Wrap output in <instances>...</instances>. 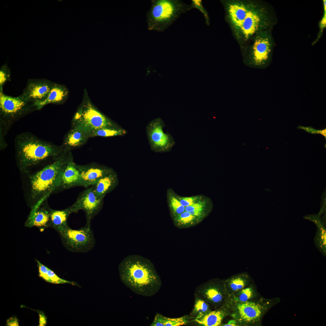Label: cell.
I'll use <instances>...</instances> for the list:
<instances>
[{
  "label": "cell",
  "mask_w": 326,
  "mask_h": 326,
  "mask_svg": "<svg viewBox=\"0 0 326 326\" xmlns=\"http://www.w3.org/2000/svg\"><path fill=\"white\" fill-rule=\"evenodd\" d=\"M118 269L122 282L135 293L150 297L160 289V277L152 263L146 258L138 255H129L120 263Z\"/></svg>",
  "instance_id": "cell-1"
},
{
  "label": "cell",
  "mask_w": 326,
  "mask_h": 326,
  "mask_svg": "<svg viewBox=\"0 0 326 326\" xmlns=\"http://www.w3.org/2000/svg\"><path fill=\"white\" fill-rule=\"evenodd\" d=\"M14 145L18 166L23 173L50 158L55 160L66 151L62 145L56 146L29 132L17 135Z\"/></svg>",
  "instance_id": "cell-2"
},
{
  "label": "cell",
  "mask_w": 326,
  "mask_h": 326,
  "mask_svg": "<svg viewBox=\"0 0 326 326\" xmlns=\"http://www.w3.org/2000/svg\"><path fill=\"white\" fill-rule=\"evenodd\" d=\"M69 154V151H65L53 163L31 176L30 198L32 209L54 193L60 172Z\"/></svg>",
  "instance_id": "cell-3"
},
{
  "label": "cell",
  "mask_w": 326,
  "mask_h": 326,
  "mask_svg": "<svg viewBox=\"0 0 326 326\" xmlns=\"http://www.w3.org/2000/svg\"><path fill=\"white\" fill-rule=\"evenodd\" d=\"M278 20L271 5L265 1H254L235 37L240 43H244L259 32L272 30Z\"/></svg>",
  "instance_id": "cell-4"
},
{
  "label": "cell",
  "mask_w": 326,
  "mask_h": 326,
  "mask_svg": "<svg viewBox=\"0 0 326 326\" xmlns=\"http://www.w3.org/2000/svg\"><path fill=\"white\" fill-rule=\"evenodd\" d=\"M190 5L180 0H152L146 14L149 30L162 32L171 25L182 14L191 9Z\"/></svg>",
  "instance_id": "cell-5"
},
{
  "label": "cell",
  "mask_w": 326,
  "mask_h": 326,
  "mask_svg": "<svg viewBox=\"0 0 326 326\" xmlns=\"http://www.w3.org/2000/svg\"><path fill=\"white\" fill-rule=\"evenodd\" d=\"M72 123L73 127L82 131L88 138L99 129L119 127L95 106L85 89L82 102L73 117Z\"/></svg>",
  "instance_id": "cell-6"
},
{
  "label": "cell",
  "mask_w": 326,
  "mask_h": 326,
  "mask_svg": "<svg viewBox=\"0 0 326 326\" xmlns=\"http://www.w3.org/2000/svg\"><path fill=\"white\" fill-rule=\"evenodd\" d=\"M272 30L259 32L251 39L252 43L243 55L244 64L250 68L265 69L271 63L275 45Z\"/></svg>",
  "instance_id": "cell-7"
},
{
  "label": "cell",
  "mask_w": 326,
  "mask_h": 326,
  "mask_svg": "<svg viewBox=\"0 0 326 326\" xmlns=\"http://www.w3.org/2000/svg\"><path fill=\"white\" fill-rule=\"evenodd\" d=\"M36 110V105L21 95L12 97L0 91V128L6 133L14 122Z\"/></svg>",
  "instance_id": "cell-8"
},
{
  "label": "cell",
  "mask_w": 326,
  "mask_h": 326,
  "mask_svg": "<svg viewBox=\"0 0 326 326\" xmlns=\"http://www.w3.org/2000/svg\"><path fill=\"white\" fill-rule=\"evenodd\" d=\"M56 231L64 247L74 253H86L94 248L96 240L91 227L85 225L78 229H71L68 225Z\"/></svg>",
  "instance_id": "cell-9"
},
{
  "label": "cell",
  "mask_w": 326,
  "mask_h": 326,
  "mask_svg": "<svg viewBox=\"0 0 326 326\" xmlns=\"http://www.w3.org/2000/svg\"><path fill=\"white\" fill-rule=\"evenodd\" d=\"M165 123L160 118L152 120L148 125L146 131L151 149L156 152L164 153L171 151L175 144L174 139L168 133L163 131Z\"/></svg>",
  "instance_id": "cell-10"
},
{
  "label": "cell",
  "mask_w": 326,
  "mask_h": 326,
  "mask_svg": "<svg viewBox=\"0 0 326 326\" xmlns=\"http://www.w3.org/2000/svg\"><path fill=\"white\" fill-rule=\"evenodd\" d=\"M103 205V199L97 197L91 187L81 192L70 206L73 213L81 209L84 211L86 217L85 225L91 227L92 220L101 211Z\"/></svg>",
  "instance_id": "cell-11"
},
{
  "label": "cell",
  "mask_w": 326,
  "mask_h": 326,
  "mask_svg": "<svg viewBox=\"0 0 326 326\" xmlns=\"http://www.w3.org/2000/svg\"><path fill=\"white\" fill-rule=\"evenodd\" d=\"M254 1H221L225 9L227 18L235 35L251 9Z\"/></svg>",
  "instance_id": "cell-12"
},
{
  "label": "cell",
  "mask_w": 326,
  "mask_h": 326,
  "mask_svg": "<svg viewBox=\"0 0 326 326\" xmlns=\"http://www.w3.org/2000/svg\"><path fill=\"white\" fill-rule=\"evenodd\" d=\"M54 83L46 78L29 79L21 95L36 106L46 99Z\"/></svg>",
  "instance_id": "cell-13"
},
{
  "label": "cell",
  "mask_w": 326,
  "mask_h": 326,
  "mask_svg": "<svg viewBox=\"0 0 326 326\" xmlns=\"http://www.w3.org/2000/svg\"><path fill=\"white\" fill-rule=\"evenodd\" d=\"M80 180V174L78 165L74 162L70 154L60 172L54 193L79 186Z\"/></svg>",
  "instance_id": "cell-14"
},
{
  "label": "cell",
  "mask_w": 326,
  "mask_h": 326,
  "mask_svg": "<svg viewBox=\"0 0 326 326\" xmlns=\"http://www.w3.org/2000/svg\"><path fill=\"white\" fill-rule=\"evenodd\" d=\"M80 174L79 186L87 188L94 184L101 178L113 172L110 168L96 164L78 165Z\"/></svg>",
  "instance_id": "cell-15"
},
{
  "label": "cell",
  "mask_w": 326,
  "mask_h": 326,
  "mask_svg": "<svg viewBox=\"0 0 326 326\" xmlns=\"http://www.w3.org/2000/svg\"><path fill=\"white\" fill-rule=\"evenodd\" d=\"M42 202L32 209L29 217L25 223L26 227L40 228L49 227L50 210L47 205H42Z\"/></svg>",
  "instance_id": "cell-16"
},
{
  "label": "cell",
  "mask_w": 326,
  "mask_h": 326,
  "mask_svg": "<svg viewBox=\"0 0 326 326\" xmlns=\"http://www.w3.org/2000/svg\"><path fill=\"white\" fill-rule=\"evenodd\" d=\"M119 183L117 174L114 171L101 178L91 187L97 197L104 199L105 195L115 189Z\"/></svg>",
  "instance_id": "cell-17"
},
{
  "label": "cell",
  "mask_w": 326,
  "mask_h": 326,
  "mask_svg": "<svg viewBox=\"0 0 326 326\" xmlns=\"http://www.w3.org/2000/svg\"><path fill=\"white\" fill-rule=\"evenodd\" d=\"M69 94V91L66 86L54 82L46 99L36 105L37 110L49 104H63L68 98Z\"/></svg>",
  "instance_id": "cell-18"
},
{
  "label": "cell",
  "mask_w": 326,
  "mask_h": 326,
  "mask_svg": "<svg viewBox=\"0 0 326 326\" xmlns=\"http://www.w3.org/2000/svg\"><path fill=\"white\" fill-rule=\"evenodd\" d=\"M237 308L241 319L247 322L259 320L263 312V307L260 305L250 302L239 304Z\"/></svg>",
  "instance_id": "cell-19"
},
{
  "label": "cell",
  "mask_w": 326,
  "mask_h": 326,
  "mask_svg": "<svg viewBox=\"0 0 326 326\" xmlns=\"http://www.w3.org/2000/svg\"><path fill=\"white\" fill-rule=\"evenodd\" d=\"M88 138V136L82 131L73 127L65 136L62 146L65 150L69 151L72 149L83 145Z\"/></svg>",
  "instance_id": "cell-20"
},
{
  "label": "cell",
  "mask_w": 326,
  "mask_h": 326,
  "mask_svg": "<svg viewBox=\"0 0 326 326\" xmlns=\"http://www.w3.org/2000/svg\"><path fill=\"white\" fill-rule=\"evenodd\" d=\"M213 207L211 199L206 196L194 204L185 207V211L189 212L201 221L210 213Z\"/></svg>",
  "instance_id": "cell-21"
},
{
  "label": "cell",
  "mask_w": 326,
  "mask_h": 326,
  "mask_svg": "<svg viewBox=\"0 0 326 326\" xmlns=\"http://www.w3.org/2000/svg\"><path fill=\"white\" fill-rule=\"evenodd\" d=\"M195 292L196 295L201 297L205 301L213 303H219L223 299L220 291L215 286L201 285L197 288Z\"/></svg>",
  "instance_id": "cell-22"
},
{
  "label": "cell",
  "mask_w": 326,
  "mask_h": 326,
  "mask_svg": "<svg viewBox=\"0 0 326 326\" xmlns=\"http://www.w3.org/2000/svg\"><path fill=\"white\" fill-rule=\"evenodd\" d=\"M70 206L62 210L51 209L49 227L56 231L68 225L67 220L69 216L72 213Z\"/></svg>",
  "instance_id": "cell-23"
},
{
  "label": "cell",
  "mask_w": 326,
  "mask_h": 326,
  "mask_svg": "<svg viewBox=\"0 0 326 326\" xmlns=\"http://www.w3.org/2000/svg\"><path fill=\"white\" fill-rule=\"evenodd\" d=\"M224 316L223 311L216 310L210 311L203 316L196 317L194 321L203 326H218L221 324Z\"/></svg>",
  "instance_id": "cell-24"
},
{
  "label": "cell",
  "mask_w": 326,
  "mask_h": 326,
  "mask_svg": "<svg viewBox=\"0 0 326 326\" xmlns=\"http://www.w3.org/2000/svg\"><path fill=\"white\" fill-rule=\"evenodd\" d=\"M176 194L172 188H168L167 191V201L173 219L185 211V207L181 204Z\"/></svg>",
  "instance_id": "cell-25"
},
{
  "label": "cell",
  "mask_w": 326,
  "mask_h": 326,
  "mask_svg": "<svg viewBox=\"0 0 326 326\" xmlns=\"http://www.w3.org/2000/svg\"><path fill=\"white\" fill-rule=\"evenodd\" d=\"M187 317L183 316L175 318L166 317L157 314L151 326H179L185 325L188 322Z\"/></svg>",
  "instance_id": "cell-26"
},
{
  "label": "cell",
  "mask_w": 326,
  "mask_h": 326,
  "mask_svg": "<svg viewBox=\"0 0 326 326\" xmlns=\"http://www.w3.org/2000/svg\"><path fill=\"white\" fill-rule=\"evenodd\" d=\"M313 220L317 227V234L315 241L318 249L322 253L325 254L326 253V231L324 226L321 221Z\"/></svg>",
  "instance_id": "cell-27"
},
{
  "label": "cell",
  "mask_w": 326,
  "mask_h": 326,
  "mask_svg": "<svg viewBox=\"0 0 326 326\" xmlns=\"http://www.w3.org/2000/svg\"><path fill=\"white\" fill-rule=\"evenodd\" d=\"M195 296L194 306L191 315L196 317L203 315L209 312V307L206 301L196 294Z\"/></svg>",
  "instance_id": "cell-28"
},
{
  "label": "cell",
  "mask_w": 326,
  "mask_h": 326,
  "mask_svg": "<svg viewBox=\"0 0 326 326\" xmlns=\"http://www.w3.org/2000/svg\"><path fill=\"white\" fill-rule=\"evenodd\" d=\"M127 133L126 130L121 128H107L98 130L91 134L89 137L100 136L108 137L123 136Z\"/></svg>",
  "instance_id": "cell-29"
},
{
  "label": "cell",
  "mask_w": 326,
  "mask_h": 326,
  "mask_svg": "<svg viewBox=\"0 0 326 326\" xmlns=\"http://www.w3.org/2000/svg\"><path fill=\"white\" fill-rule=\"evenodd\" d=\"M173 219L176 223L181 226L192 225L200 221L190 212L185 211Z\"/></svg>",
  "instance_id": "cell-30"
},
{
  "label": "cell",
  "mask_w": 326,
  "mask_h": 326,
  "mask_svg": "<svg viewBox=\"0 0 326 326\" xmlns=\"http://www.w3.org/2000/svg\"><path fill=\"white\" fill-rule=\"evenodd\" d=\"M176 195L181 204L185 207L191 205L203 199L205 196L203 195L193 196L191 197L181 196L176 193Z\"/></svg>",
  "instance_id": "cell-31"
},
{
  "label": "cell",
  "mask_w": 326,
  "mask_h": 326,
  "mask_svg": "<svg viewBox=\"0 0 326 326\" xmlns=\"http://www.w3.org/2000/svg\"><path fill=\"white\" fill-rule=\"evenodd\" d=\"M323 15L319 21L318 27L319 30L315 39L312 42V45H314L316 44L320 39L323 35V32L326 27V1L323 0Z\"/></svg>",
  "instance_id": "cell-32"
},
{
  "label": "cell",
  "mask_w": 326,
  "mask_h": 326,
  "mask_svg": "<svg viewBox=\"0 0 326 326\" xmlns=\"http://www.w3.org/2000/svg\"><path fill=\"white\" fill-rule=\"evenodd\" d=\"M11 77L10 69L6 63L0 69V91L3 90V86L7 82L11 81Z\"/></svg>",
  "instance_id": "cell-33"
},
{
  "label": "cell",
  "mask_w": 326,
  "mask_h": 326,
  "mask_svg": "<svg viewBox=\"0 0 326 326\" xmlns=\"http://www.w3.org/2000/svg\"><path fill=\"white\" fill-rule=\"evenodd\" d=\"M192 9L196 8L199 10L203 14L205 20V22L207 26L209 25L210 18L208 12L204 7L202 1L201 0H192L190 5Z\"/></svg>",
  "instance_id": "cell-34"
},
{
  "label": "cell",
  "mask_w": 326,
  "mask_h": 326,
  "mask_svg": "<svg viewBox=\"0 0 326 326\" xmlns=\"http://www.w3.org/2000/svg\"><path fill=\"white\" fill-rule=\"evenodd\" d=\"M48 274L51 283L54 284L69 283L73 285L79 286L76 282L66 280L60 278L50 269L48 268Z\"/></svg>",
  "instance_id": "cell-35"
},
{
  "label": "cell",
  "mask_w": 326,
  "mask_h": 326,
  "mask_svg": "<svg viewBox=\"0 0 326 326\" xmlns=\"http://www.w3.org/2000/svg\"><path fill=\"white\" fill-rule=\"evenodd\" d=\"M244 280L240 277L233 278L231 281L230 285L234 291H237L243 289L245 285Z\"/></svg>",
  "instance_id": "cell-36"
},
{
  "label": "cell",
  "mask_w": 326,
  "mask_h": 326,
  "mask_svg": "<svg viewBox=\"0 0 326 326\" xmlns=\"http://www.w3.org/2000/svg\"><path fill=\"white\" fill-rule=\"evenodd\" d=\"M39 270V276L46 281L51 283V280L48 274V267L41 263L39 261L36 260Z\"/></svg>",
  "instance_id": "cell-37"
},
{
  "label": "cell",
  "mask_w": 326,
  "mask_h": 326,
  "mask_svg": "<svg viewBox=\"0 0 326 326\" xmlns=\"http://www.w3.org/2000/svg\"><path fill=\"white\" fill-rule=\"evenodd\" d=\"M253 292L249 287L242 289L239 296V300L242 302L247 301L253 296Z\"/></svg>",
  "instance_id": "cell-38"
},
{
  "label": "cell",
  "mask_w": 326,
  "mask_h": 326,
  "mask_svg": "<svg viewBox=\"0 0 326 326\" xmlns=\"http://www.w3.org/2000/svg\"><path fill=\"white\" fill-rule=\"evenodd\" d=\"M39 316V326H45L47 323V319L43 312L40 311H37Z\"/></svg>",
  "instance_id": "cell-39"
},
{
  "label": "cell",
  "mask_w": 326,
  "mask_h": 326,
  "mask_svg": "<svg viewBox=\"0 0 326 326\" xmlns=\"http://www.w3.org/2000/svg\"><path fill=\"white\" fill-rule=\"evenodd\" d=\"M7 325L9 326H18L19 323L17 319L15 317H13L7 320Z\"/></svg>",
  "instance_id": "cell-40"
},
{
  "label": "cell",
  "mask_w": 326,
  "mask_h": 326,
  "mask_svg": "<svg viewBox=\"0 0 326 326\" xmlns=\"http://www.w3.org/2000/svg\"><path fill=\"white\" fill-rule=\"evenodd\" d=\"M236 322L234 320H232L225 324L223 325V326H236Z\"/></svg>",
  "instance_id": "cell-41"
}]
</instances>
